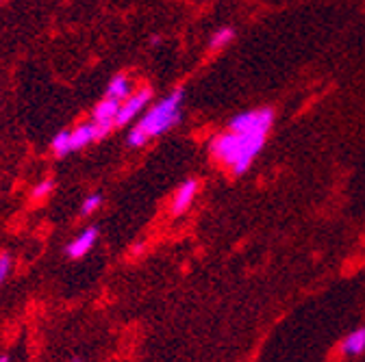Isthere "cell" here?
Here are the masks:
<instances>
[{"mask_svg":"<svg viewBox=\"0 0 365 362\" xmlns=\"http://www.w3.org/2000/svg\"><path fill=\"white\" fill-rule=\"evenodd\" d=\"M150 100H153L150 89H140L137 94H130L120 105V111H118V117H115V126H126L128 122H133L137 115H140L146 109V105H150Z\"/></svg>","mask_w":365,"mask_h":362,"instance_id":"obj_3","label":"cell"},{"mask_svg":"<svg viewBox=\"0 0 365 362\" xmlns=\"http://www.w3.org/2000/svg\"><path fill=\"white\" fill-rule=\"evenodd\" d=\"M53 152L57 156H66L72 152V142H70V130H61L53 137Z\"/></svg>","mask_w":365,"mask_h":362,"instance_id":"obj_11","label":"cell"},{"mask_svg":"<svg viewBox=\"0 0 365 362\" xmlns=\"http://www.w3.org/2000/svg\"><path fill=\"white\" fill-rule=\"evenodd\" d=\"M53 189H55V183L51 178H43L41 183H37L35 187H33V200H43V198H48L51 193H53Z\"/></svg>","mask_w":365,"mask_h":362,"instance_id":"obj_13","label":"cell"},{"mask_svg":"<svg viewBox=\"0 0 365 362\" xmlns=\"http://www.w3.org/2000/svg\"><path fill=\"white\" fill-rule=\"evenodd\" d=\"M233 39H235V31H233L231 26H222V28H217V31L211 35V39H209V50L217 53V50L226 48Z\"/></svg>","mask_w":365,"mask_h":362,"instance_id":"obj_10","label":"cell"},{"mask_svg":"<svg viewBox=\"0 0 365 362\" xmlns=\"http://www.w3.org/2000/svg\"><path fill=\"white\" fill-rule=\"evenodd\" d=\"M11 269H14V260L9 254H0V284H3L9 274H11Z\"/></svg>","mask_w":365,"mask_h":362,"instance_id":"obj_14","label":"cell"},{"mask_svg":"<svg viewBox=\"0 0 365 362\" xmlns=\"http://www.w3.org/2000/svg\"><path fill=\"white\" fill-rule=\"evenodd\" d=\"M70 362H83V360H81V358H72Z\"/></svg>","mask_w":365,"mask_h":362,"instance_id":"obj_16","label":"cell"},{"mask_svg":"<svg viewBox=\"0 0 365 362\" xmlns=\"http://www.w3.org/2000/svg\"><path fill=\"white\" fill-rule=\"evenodd\" d=\"M182 102H185V89H174L172 94L161 98L155 107H150L144 113V117L140 122L130 128L126 144L130 148H142L150 139L161 137V134L172 130L180 122Z\"/></svg>","mask_w":365,"mask_h":362,"instance_id":"obj_2","label":"cell"},{"mask_svg":"<svg viewBox=\"0 0 365 362\" xmlns=\"http://www.w3.org/2000/svg\"><path fill=\"white\" fill-rule=\"evenodd\" d=\"M198 189H200V183H198V180H194V178L185 180V183H182V185L174 191V198H172V202H170V211H172L174 215L185 213V211L194 204V200H196V196H198Z\"/></svg>","mask_w":365,"mask_h":362,"instance_id":"obj_4","label":"cell"},{"mask_svg":"<svg viewBox=\"0 0 365 362\" xmlns=\"http://www.w3.org/2000/svg\"><path fill=\"white\" fill-rule=\"evenodd\" d=\"M98 243V228H94V225H89V228H85L78 237H74L68 245V256L78 260L83 256H87L91 250H94V245Z\"/></svg>","mask_w":365,"mask_h":362,"instance_id":"obj_5","label":"cell"},{"mask_svg":"<svg viewBox=\"0 0 365 362\" xmlns=\"http://www.w3.org/2000/svg\"><path fill=\"white\" fill-rule=\"evenodd\" d=\"M128 96H130V80H128V76H124V74L113 76L109 87H107V98H115V100L124 102Z\"/></svg>","mask_w":365,"mask_h":362,"instance_id":"obj_8","label":"cell"},{"mask_svg":"<svg viewBox=\"0 0 365 362\" xmlns=\"http://www.w3.org/2000/svg\"><path fill=\"white\" fill-rule=\"evenodd\" d=\"M120 100L115 98H105L101 105H96L94 109V122H113L115 124V117H118V111H120Z\"/></svg>","mask_w":365,"mask_h":362,"instance_id":"obj_9","label":"cell"},{"mask_svg":"<svg viewBox=\"0 0 365 362\" xmlns=\"http://www.w3.org/2000/svg\"><path fill=\"white\" fill-rule=\"evenodd\" d=\"M267 134L261 132H240L226 128L217 132L209 144V154L222 167H228L233 176H242L250 169L257 154L263 150Z\"/></svg>","mask_w":365,"mask_h":362,"instance_id":"obj_1","label":"cell"},{"mask_svg":"<svg viewBox=\"0 0 365 362\" xmlns=\"http://www.w3.org/2000/svg\"><path fill=\"white\" fill-rule=\"evenodd\" d=\"M0 362H9V356H0Z\"/></svg>","mask_w":365,"mask_h":362,"instance_id":"obj_15","label":"cell"},{"mask_svg":"<svg viewBox=\"0 0 365 362\" xmlns=\"http://www.w3.org/2000/svg\"><path fill=\"white\" fill-rule=\"evenodd\" d=\"M70 142H72V152L85 148V146L91 144V142H96V128H94V122L76 126V128L70 132Z\"/></svg>","mask_w":365,"mask_h":362,"instance_id":"obj_6","label":"cell"},{"mask_svg":"<svg viewBox=\"0 0 365 362\" xmlns=\"http://www.w3.org/2000/svg\"><path fill=\"white\" fill-rule=\"evenodd\" d=\"M103 206V196L101 193H91L83 200V206H81V213L87 217V215H94L98 208Z\"/></svg>","mask_w":365,"mask_h":362,"instance_id":"obj_12","label":"cell"},{"mask_svg":"<svg viewBox=\"0 0 365 362\" xmlns=\"http://www.w3.org/2000/svg\"><path fill=\"white\" fill-rule=\"evenodd\" d=\"M341 351L346 356H359L365 351V328H356L354 332H350L344 343H341Z\"/></svg>","mask_w":365,"mask_h":362,"instance_id":"obj_7","label":"cell"}]
</instances>
